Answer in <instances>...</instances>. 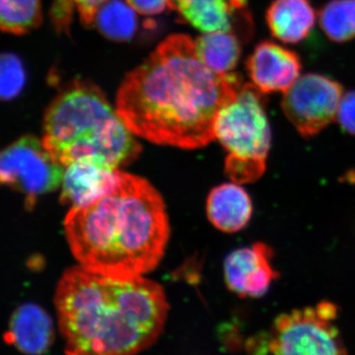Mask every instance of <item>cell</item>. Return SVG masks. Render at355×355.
Here are the masks:
<instances>
[{
    "instance_id": "cell-2",
    "label": "cell",
    "mask_w": 355,
    "mask_h": 355,
    "mask_svg": "<svg viewBox=\"0 0 355 355\" xmlns=\"http://www.w3.org/2000/svg\"><path fill=\"white\" fill-rule=\"evenodd\" d=\"M58 328L67 355H137L164 330L169 303L144 277L121 279L67 268L55 289Z\"/></svg>"
},
{
    "instance_id": "cell-13",
    "label": "cell",
    "mask_w": 355,
    "mask_h": 355,
    "mask_svg": "<svg viewBox=\"0 0 355 355\" xmlns=\"http://www.w3.org/2000/svg\"><path fill=\"white\" fill-rule=\"evenodd\" d=\"M8 338L26 354H43L55 340L53 321L43 308L28 303L11 318Z\"/></svg>"
},
{
    "instance_id": "cell-10",
    "label": "cell",
    "mask_w": 355,
    "mask_h": 355,
    "mask_svg": "<svg viewBox=\"0 0 355 355\" xmlns=\"http://www.w3.org/2000/svg\"><path fill=\"white\" fill-rule=\"evenodd\" d=\"M247 70L254 85L268 94L288 90L300 77L302 64L295 51L263 41L248 58Z\"/></svg>"
},
{
    "instance_id": "cell-12",
    "label": "cell",
    "mask_w": 355,
    "mask_h": 355,
    "mask_svg": "<svg viewBox=\"0 0 355 355\" xmlns=\"http://www.w3.org/2000/svg\"><path fill=\"white\" fill-rule=\"evenodd\" d=\"M207 214L214 227L223 232L235 233L246 227L251 220L253 203L239 184H222L210 191Z\"/></svg>"
},
{
    "instance_id": "cell-4",
    "label": "cell",
    "mask_w": 355,
    "mask_h": 355,
    "mask_svg": "<svg viewBox=\"0 0 355 355\" xmlns=\"http://www.w3.org/2000/svg\"><path fill=\"white\" fill-rule=\"evenodd\" d=\"M43 144L60 165L96 160L112 167L127 166L142 147L104 93L89 81H72L44 114Z\"/></svg>"
},
{
    "instance_id": "cell-16",
    "label": "cell",
    "mask_w": 355,
    "mask_h": 355,
    "mask_svg": "<svg viewBox=\"0 0 355 355\" xmlns=\"http://www.w3.org/2000/svg\"><path fill=\"white\" fill-rule=\"evenodd\" d=\"M137 11L127 1L108 0L96 15L98 30L114 41H128L137 28Z\"/></svg>"
},
{
    "instance_id": "cell-14",
    "label": "cell",
    "mask_w": 355,
    "mask_h": 355,
    "mask_svg": "<svg viewBox=\"0 0 355 355\" xmlns=\"http://www.w3.org/2000/svg\"><path fill=\"white\" fill-rule=\"evenodd\" d=\"M266 19L275 39L297 44L312 31L316 13L310 0H273L266 10Z\"/></svg>"
},
{
    "instance_id": "cell-15",
    "label": "cell",
    "mask_w": 355,
    "mask_h": 355,
    "mask_svg": "<svg viewBox=\"0 0 355 355\" xmlns=\"http://www.w3.org/2000/svg\"><path fill=\"white\" fill-rule=\"evenodd\" d=\"M195 44L203 64L216 73H230L241 57V44L235 33H205L196 40Z\"/></svg>"
},
{
    "instance_id": "cell-3",
    "label": "cell",
    "mask_w": 355,
    "mask_h": 355,
    "mask_svg": "<svg viewBox=\"0 0 355 355\" xmlns=\"http://www.w3.org/2000/svg\"><path fill=\"white\" fill-rule=\"evenodd\" d=\"M64 233L79 266L108 277L132 279L153 270L170 238L164 200L144 178L120 172L106 196L70 209Z\"/></svg>"
},
{
    "instance_id": "cell-7",
    "label": "cell",
    "mask_w": 355,
    "mask_h": 355,
    "mask_svg": "<svg viewBox=\"0 0 355 355\" xmlns=\"http://www.w3.org/2000/svg\"><path fill=\"white\" fill-rule=\"evenodd\" d=\"M64 173V166L51 155L43 141L31 135L0 150V184L24 195L30 209L39 197L57 190Z\"/></svg>"
},
{
    "instance_id": "cell-20",
    "label": "cell",
    "mask_w": 355,
    "mask_h": 355,
    "mask_svg": "<svg viewBox=\"0 0 355 355\" xmlns=\"http://www.w3.org/2000/svg\"><path fill=\"white\" fill-rule=\"evenodd\" d=\"M336 119L345 132L355 135V90L343 95Z\"/></svg>"
},
{
    "instance_id": "cell-8",
    "label": "cell",
    "mask_w": 355,
    "mask_h": 355,
    "mask_svg": "<svg viewBox=\"0 0 355 355\" xmlns=\"http://www.w3.org/2000/svg\"><path fill=\"white\" fill-rule=\"evenodd\" d=\"M343 95L338 81L307 73L284 92L282 108L296 130L309 139L336 120Z\"/></svg>"
},
{
    "instance_id": "cell-11",
    "label": "cell",
    "mask_w": 355,
    "mask_h": 355,
    "mask_svg": "<svg viewBox=\"0 0 355 355\" xmlns=\"http://www.w3.org/2000/svg\"><path fill=\"white\" fill-rule=\"evenodd\" d=\"M120 170L96 160H78L65 166L60 202L70 209L85 207L113 190Z\"/></svg>"
},
{
    "instance_id": "cell-18",
    "label": "cell",
    "mask_w": 355,
    "mask_h": 355,
    "mask_svg": "<svg viewBox=\"0 0 355 355\" xmlns=\"http://www.w3.org/2000/svg\"><path fill=\"white\" fill-rule=\"evenodd\" d=\"M42 0H0V31L21 35L38 27Z\"/></svg>"
},
{
    "instance_id": "cell-6",
    "label": "cell",
    "mask_w": 355,
    "mask_h": 355,
    "mask_svg": "<svg viewBox=\"0 0 355 355\" xmlns=\"http://www.w3.org/2000/svg\"><path fill=\"white\" fill-rule=\"evenodd\" d=\"M338 308L323 301L315 307L279 315L270 331L272 355H349L334 321Z\"/></svg>"
},
{
    "instance_id": "cell-1",
    "label": "cell",
    "mask_w": 355,
    "mask_h": 355,
    "mask_svg": "<svg viewBox=\"0 0 355 355\" xmlns=\"http://www.w3.org/2000/svg\"><path fill=\"white\" fill-rule=\"evenodd\" d=\"M234 73L218 74L198 57L195 41L172 35L128 73L116 112L137 137L182 149L207 146L222 106L241 87Z\"/></svg>"
},
{
    "instance_id": "cell-19",
    "label": "cell",
    "mask_w": 355,
    "mask_h": 355,
    "mask_svg": "<svg viewBox=\"0 0 355 355\" xmlns=\"http://www.w3.org/2000/svg\"><path fill=\"white\" fill-rule=\"evenodd\" d=\"M26 83L24 65L13 53H0V100L8 101L22 92Z\"/></svg>"
},
{
    "instance_id": "cell-21",
    "label": "cell",
    "mask_w": 355,
    "mask_h": 355,
    "mask_svg": "<svg viewBox=\"0 0 355 355\" xmlns=\"http://www.w3.org/2000/svg\"><path fill=\"white\" fill-rule=\"evenodd\" d=\"M130 6L141 15L153 16L173 9V0H125Z\"/></svg>"
},
{
    "instance_id": "cell-22",
    "label": "cell",
    "mask_w": 355,
    "mask_h": 355,
    "mask_svg": "<svg viewBox=\"0 0 355 355\" xmlns=\"http://www.w3.org/2000/svg\"><path fill=\"white\" fill-rule=\"evenodd\" d=\"M69 1L76 7L83 25L91 27L94 24L98 11L108 0H69Z\"/></svg>"
},
{
    "instance_id": "cell-9",
    "label": "cell",
    "mask_w": 355,
    "mask_h": 355,
    "mask_svg": "<svg viewBox=\"0 0 355 355\" xmlns=\"http://www.w3.org/2000/svg\"><path fill=\"white\" fill-rule=\"evenodd\" d=\"M273 251L265 243H254L228 254L224 277L228 288L243 298L265 295L279 273L272 266Z\"/></svg>"
},
{
    "instance_id": "cell-23",
    "label": "cell",
    "mask_w": 355,
    "mask_h": 355,
    "mask_svg": "<svg viewBox=\"0 0 355 355\" xmlns=\"http://www.w3.org/2000/svg\"><path fill=\"white\" fill-rule=\"evenodd\" d=\"M184 1H187V0H173V9L176 8L177 6L183 3Z\"/></svg>"
},
{
    "instance_id": "cell-5",
    "label": "cell",
    "mask_w": 355,
    "mask_h": 355,
    "mask_svg": "<svg viewBox=\"0 0 355 355\" xmlns=\"http://www.w3.org/2000/svg\"><path fill=\"white\" fill-rule=\"evenodd\" d=\"M265 98L254 84H242L217 114L214 137L228 153L225 173L236 184L253 183L266 171L272 130Z\"/></svg>"
},
{
    "instance_id": "cell-17",
    "label": "cell",
    "mask_w": 355,
    "mask_h": 355,
    "mask_svg": "<svg viewBox=\"0 0 355 355\" xmlns=\"http://www.w3.org/2000/svg\"><path fill=\"white\" fill-rule=\"evenodd\" d=\"M319 24L331 41L355 39V0H331L319 12Z\"/></svg>"
}]
</instances>
